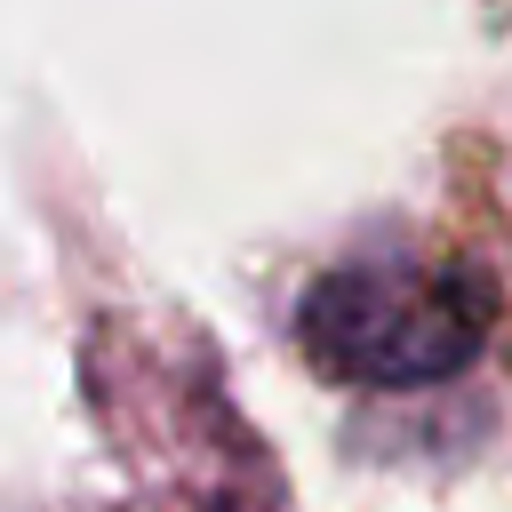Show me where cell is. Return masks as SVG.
I'll return each instance as SVG.
<instances>
[{"mask_svg": "<svg viewBox=\"0 0 512 512\" xmlns=\"http://www.w3.org/2000/svg\"><path fill=\"white\" fill-rule=\"evenodd\" d=\"M488 320H496V288L480 272L368 256V264H336L304 296L296 336L328 376L408 392V384H440L472 368V352L488 344Z\"/></svg>", "mask_w": 512, "mask_h": 512, "instance_id": "cell-1", "label": "cell"}]
</instances>
